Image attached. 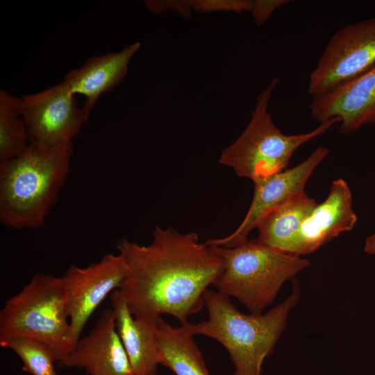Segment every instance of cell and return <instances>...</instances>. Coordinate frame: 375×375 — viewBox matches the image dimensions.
I'll return each instance as SVG.
<instances>
[{"instance_id":"obj_18","label":"cell","mask_w":375,"mask_h":375,"mask_svg":"<svg viewBox=\"0 0 375 375\" xmlns=\"http://www.w3.org/2000/svg\"><path fill=\"white\" fill-rule=\"evenodd\" d=\"M21 114L20 97L0 90V160L16 157L30 144Z\"/></svg>"},{"instance_id":"obj_16","label":"cell","mask_w":375,"mask_h":375,"mask_svg":"<svg viewBox=\"0 0 375 375\" xmlns=\"http://www.w3.org/2000/svg\"><path fill=\"white\" fill-rule=\"evenodd\" d=\"M306 192L270 211L258 224V240L284 253L294 255L303 221L317 205Z\"/></svg>"},{"instance_id":"obj_11","label":"cell","mask_w":375,"mask_h":375,"mask_svg":"<svg viewBox=\"0 0 375 375\" xmlns=\"http://www.w3.org/2000/svg\"><path fill=\"white\" fill-rule=\"evenodd\" d=\"M310 110L319 123L337 118L339 131L345 135L375 124V65L333 90L313 97Z\"/></svg>"},{"instance_id":"obj_10","label":"cell","mask_w":375,"mask_h":375,"mask_svg":"<svg viewBox=\"0 0 375 375\" xmlns=\"http://www.w3.org/2000/svg\"><path fill=\"white\" fill-rule=\"evenodd\" d=\"M328 153V148L319 147L297 166L253 182L250 207L237 229L226 237L210 239L206 243L233 247L247 241L251 231L270 211L305 192L307 181Z\"/></svg>"},{"instance_id":"obj_9","label":"cell","mask_w":375,"mask_h":375,"mask_svg":"<svg viewBox=\"0 0 375 375\" xmlns=\"http://www.w3.org/2000/svg\"><path fill=\"white\" fill-rule=\"evenodd\" d=\"M127 272L119 253H107L85 267H69L62 279L67 314L78 340L90 316L110 293L120 288Z\"/></svg>"},{"instance_id":"obj_21","label":"cell","mask_w":375,"mask_h":375,"mask_svg":"<svg viewBox=\"0 0 375 375\" xmlns=\"http://www.w3.org/2000/svg\"><path fill=\"white\" fill-rule=\"evenodd\" d=\"M364 250L368 254L375 255V233L366 238Z\"/></svg>"},{"instance_id":"obj_13","label":"cell","mask_w":375,"mask_h":375,"mask_svg":"<svg viewBox=\"0 0 375 375\" xmlns=\"http://www.w3.org/2000/svg\"><path fill=\"white\" fill-rule=\"evenodd\" d=\"M357 222L352 208V194L347 182L333 181L326 199L317 203L303 221L297 238L294 255L312 253Z\"/></svg>"},{"instance_id":"obj_12","label":"cell","mask_w":375,"mask_h":375,"mask_svg":"<svg viewBox=\"0 0 375 375\" xmlns=\"http://www.w3.org/2000/svg\"><path fill=\"white\" fill-rule=\"evenodd\" d=\"M60 367L82 368L89 375H135L117 333L115 313L106 309L90 333L79 338Z\"/></svg>"},{"instance_id":"obj_1","label":"cell","mask_w":375,"mask_h":375,"mask_svg":"<svg viewBox=\"0 0 375 375\" xmlns=\"http://www.w3.org/2000/svg\"><path fill=\"white\" fill-rule=\"evenodd\" d=\"M117 249L127 266L118 289L134 317L163 314L181 324L204 306L203 294L222 269L221 258L194 232L156 226L147 246L122 239Z\"/></svg>"},{"instance_id":"obj_4","label":"cell","mask_w":375,"mask_h":375,"mask_svg":"<svg viewBox=\"0 0 375 375\" xmlns=\"http://www.w3.org/2000/svg\"><path fill=\"white\" fill-rule=\"evenodd\" d=\"M212 247L222 261V272L213 285L254 315L262 314L285 282L310 264L306 258L282 252L258 240H247L233 247Z\"/></svg>"},{"instance_id":"obj_20","label":"cell","mask_w":375,"mask_h":375,"mask_svg":"<svg viewBox=\"0 0 375 375\" xmlns=\"http://www.w3.org/2000/svg\"><path fill=\"white\" fill-rule=\"evenodd\" d=\"M289 0H259L255 1L254 8L251 12L256 23L263 24L275 10L289 3Z\"/></svg>"},{"instance_id":"obj_5","label":"cell","mask_w":375,"mask_h":375,"mask_svg":"<svg viewBox=\"0 0 375 375\" xmlns=\"http://www.w3.org/2000/svg\"><path fill=\"white\" fill-rule=\"evenodd\" d=\"M27 337L44 344L54 360L65 359L78 340L70 324L62 277L36 274L0 311V340Z\"/></svg>"},{"instance_id":"obj_6","label":"cell","mask_w":375,"mask_h":375,"mask_svg":"<svg viewBox=\"0 0 375 375\" xmlns=\"http://www.w3.org/2000/svg\"><path fill=\"white\" fill-rule=\"evenodd\" d=\"M278 83V78H273L257 97L247 126L234 142L221 151L219 163L253 182L286 169L297 149L339 122L333 118L306 133H283L268 112L269 101Z\"/></svg>"},{"instance_id":"obj_17","label":"cell","mask_w":375,"mask_h":375,"mask_svg":"<svg viewBox=\"0 0 375 375\" xmlns=\"http://www.w3.org/2000/svg\"><path fill=\"white\" fill-rule=\"evenodd\" d=\"M156 335L158 364L176 375H209L194 335L185 325L174 326L160 317Z\"/></svg>"},{"instance_id":"obj_3","label":"cell","mask_w":375,"mask_h":375,"mask_svg":"<svg viewBox=\"0 0 375 375\" xmlns=\"http://www.w3.org/2000/svg\"><path fill=\"white\" fill-rule=\"evenodd\" d=\"M299 297V284L295 281L283 301L264 314L247 315L227 295L208 289L203 294L208 319L182 325L194 336L204 335L219 342L229 354L234 375H261L263 362L272 353Z\"/></svg>"},{"instance_id":"obj_8","label":"cell","mask_w":375,"mask_h":375,"mask_svg":"<svg viewBox=\"0 0 375 375\" xmlns=\"http://www.w3.org/2000/svg\"><path fill=\"white\" fill-rule=\"evenodd\" d=\"M20 109L30 142L46 146L73 142L90 115L63 81L22 96Z\"/></svg>"},{"instance_id":"obj_2","label":"cell","mask_w":375,"mask_h":375,"mask_svg":"<svg viewBox=\"0 0 375 375\" xmlns=\"http://www.w3.org/2000/svg\"><path fill=\"white\" fill-rule=\"evenodd\" d=\"M73 142H31L19 155L0 160V221L17 230L43 226L69 173Z\"/></svg>"},{"instance_id":"obj_15","label":"cell","mask_w":375,"mask_h":375,"mask_svg":"<svg viewBox=\"0 0 375 375\" xmlns=\"http://www.w3.org/2000/svg\"><path fill=\"white\" fill-rule=\"evenodd\" d=\"M115 326L135 375H156L157 320L134 317L119 290L111 293Z\"/></svg>"},{"instance_id":"obj_19","label":"cell","mask_w":375,"mask_h":375,"mask_svg":"<svg viewBox=\"0 0 375 375\" xmlns=\"http://www.w3.org/2000/svg\"><path fill=\"white\" fill-rule=\"evenodd\" d=\"M0 345L12 350L23 362V371L32 375H58L56 362L48 348L40 342L27 337L0 340Z\"/></svg>"},{"instance_id":"obj_7","label":"cell","mask_w":375,"mask_h":375,"mask_svg":"<svg viewBox=\"0 0 375 375\" xmlns=\"http://www.w3.org/2000/svg\"><path fill=\"white\" fill-rule=\"evenodd\" d=\"M375 65V17L347 25L328 41L310 73L308 92L325 94Z\"/></svg>"},{"instance_id":"obj_14","label":"cell","mask_w":375,"mask_h":375,"mask_svg":"<svg viewBox=\"0 0 375 375\" xmlns=\"http://www.w3.org/2000/svg\"><path fill=\"white\" fill-rule=\"evenodd\" d=\"M140 46L136 42L119 51L90 58L80 67L69 72L62 81L74 94L84 97L83 106L91 112L100 97L124 78L128 64Z\"/></svg>"}]
</instances>
